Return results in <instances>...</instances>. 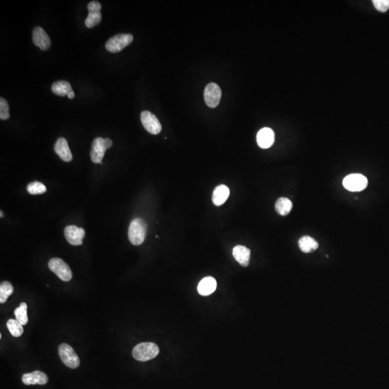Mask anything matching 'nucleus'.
I'll return each mask as SVG.
<instances>
[{
	"label": "nucleus",
	"mask_w": 389,
	"mask_h": 389,
	"mask_svg": "<svg viewBox=\"0 0 389 389\" xmlns=\"http://www.w3.org/2000/svg\"><path fill=\"white\" fill-rule=\"evenodd\" d=\"M146 234V224L144 220L137 218L131 221L129 229V239L133 245H141Z\"/></svg>",
	"instance_id": "2"
},
{
	"label": "nucleus",
	"mask_w": 389,
	"mask_h": 389,
	"mask_svg": "<svg viewBox=\"0 0 389 389\" xmlns=\"http://www.w3.org/2000/svg\"><path fill=\"white\" fill-rule=\"evenodd\" d=\"M141 121L144 129L153 135L159 134L162 131V125L155 115L149 111H143L141 114Z\"/></svg>",
	"instance_id": "9"
},
{
	"label": "nucleus",
	"mask_w": 389,
	"mask_h": 389,
	"mask_svg": "<svg viewBox=\"0 0 389 389\" xmlns=\"http://www.w3.org/2000/svg\"><path fill=\"white\" fill-rule=\"evenodd\" d=\"M113 146V141L110 138L97 137L95 138L92 144L90 157L92 162L102 164V160L107 149Z\"/></svg>",
	"instance_id": "3"
},
{
	"label": "nucleus",
	"mask_w": 389,
	"mask_h": 389,
	"mask_svg": "<svg viewBox=\"0 0 389 389\" xmlns=\"http://www.w3.org/2000/svg\"><path fill=\"white\" fill-rule=\"evenodd\" d=\"M369 185L368 179L363 175L351 174L343 179V185L348 191L359 192L367 188Z\"/></svg>",
	"instance_id": "7"
},
{
	"label": "nucleus",
	"mask_w": 389,
	"mask_h": 389,
	"mask_svg": "<svg viewBox=\"0 0 389 389\" xmlns=\"http://www.w3.org/2000/svg\"><path fill=\"white\" fill-rule=\"evenodd\" d=\"M221 96L222 92L221 88L215 83H210L205 88V102L209 108H216L221 101Z\"/></svg>",
	"instance_id": "8"
},
{
	"label": "nucleus",
	"mask_w": 389,
	"mask_h": 389,
	"mask_svg": "<svg viewBox=\"0 0 389 389\" xmlns=\"http://www.w3.org/2000/svg\"><path fill=\"white\" fill-rule=\"evenodd\" d=\"M54 151L64 162H69L72 160V152L67 141L64 138L61 137L57 140L54 145Z\"/></svg>",
	"instance_id": "15"
},
{
	"label": "nucleus",
	"mask_w": 389,
	"mask_h": 389,
	"mask_svg": "<svg viewBox=\"0 0 389 389\" xmlns=\"http://www.w3.org/2000/svg\"><path fill=\"white\" fill-rule=\"evenodd\" d=\"M233 256L234 259L242 266L247 267L250 263L251 251L244 246L237 245L233 249Z\"/></svg>",
	"instance_id": "16"
},
{
	"label": "nucleus",
	"mask_w": 389,
	"mask_h": 389,
	"mask_svg": "<svg viewBox=\"0 0 389 389\" xmlns=\"http://www.w3.org/2000/svg\"><path fill=\"white\" fill-rule=\"evenodd\" d=\"M0 215H1V218L4 216V214H3L2 211H0Z\"/></svg>",
	"instance_id": "29"
},
{
	"label": "nucleus",
	"mask_w": 389,
	"mask_h": 389,
	"mask_svg": "<svg viewBox=\"0 0 389 389\" xmlns=\"http://www.w3.org/2000/svg\"><path fill=\"white\" fill-rule=\"evenodd\" d=\"M58 354L60 358L62 360L65 366L69 369H78L80 365V360L73 348L68 345L63 343L58 347Z\"/></svg>",
	"instance_id": "5"
},
{
	"label": "nucleus",
	"mask_w": 389,
	"mask_h": 389,
	"mask_svg": "<svg viewBox=\"0 0 389 389\" xmlns=\"http://www.w3.org/2000/svg\"><path fill=\"white\" fill-rule=\"evenodd\" d=\"M27 308L28 306L25 303H21L19 307L16 309L14 313L16 320L18 321L22 325H26L28 324V318L27 314Z\"/></svg>",
	"instance_id": "22"
},
{
	"label": "nucleus",
	"mask_w": 389,
	"mask_h": 389,
	"mask_svg": "<svg viewBox=\"0 0 389 389\" xmlns=\"http://www.w3.org/2000/svg\"><path fill=\"white\" fill-rule=\"evenodd\" d=\"M292 202L286 197H280L275 203V210L280 215H288L292 211Z\"/></svg>",
	"instance_id": "21"
},
{
	"label": "nucleus",
	"mask_w": 389,
	"mask_h": 389,
	"mask_svg": "<svg viewBox=\"0 0 389 389\" xmlns=\"http://www.w3.org/2000/svg\"><path fill=\"white\" fill-rule=\"evenodd\" d=\"M7 327L13 337H19L23 334V327L16 319H9L7 322Z\"/></svg>",
	"instance_id": "24"
},
{
	"label": "nucleus",
	"mask_w": 389,
	"mask_h": 389,
	"mask_svg": "<svg viewBox=\"0 0 389 389\" xmlns=\"http://www.w3.org/2000/svg\"><path fill=\"white\" fill-rule=\"evenodd\" d=\"M49 269L61 280L68 282L72 278V272L69 265L60 258H52L49 262Z\"/></svg>",
	"instance_id": "6"
},
{
	"label": "nucleus",
	"mask_w": 389,
	"mask_h": 389,
	"mask_svg": "<svg viewBox=\"0 0 389 389\" xmlns=\"http://www.w3.org/2000/svg\"><path fill=\"white\" fill-rule=\"evenodd\" d=\"M13 292L14 289L10 282H2L0 285V303L1 304L5 303L9 296L13 293Z\"/></svg>",
	"instance_id": "23"
},
{
	"label": "nucleus",
	"mask_w": 389,
	"mask_h": 389,
	"mask_svg": "<svg viewBox=\"0 0 389 389\" xmlns=\"http://www.w3.org/2000/svg\"><path fill=\"white\" fill-rule=\"evenodd\" d=\"M33 43L42 51H46L51 46V39L41 27L37 26L33 31Z\"/></svg>",
	"instance_id": "12"
},
{
	"label": "nucleus",
	"mask_w": 389,
	"mask_h": 389,
	"mask_svg": "<svg viewBox=\"0 0 389 389\" xmlns=\"http://www.w3.org/2000/svg\"><path fill=\"white\" fill-rule=\"evenodd\" d=\"M159 353V348L153 342H142L133 350V357L138 361L146 362L155 358Z\"/></svg>",
	"instance_id": "1"
},
{
	"label": "nucleus",
	"mask_w": 389,
	"mask_h": 389,
	"mask_svg": "<svg viewBox=\"0 0 389 389\" xmlns=\"http://www.w3.org/2000/svg\"><path fill=\"white\" fill-rule=\"evenodd\" d=\"M64 236L69 244L74 246H79L82 244L85 232L82 228L76 226H67L64 229Z\"/></svg>",
	"instance_id": "11"
},
{
	"label": "nucleus",
	"mask_w": 389,
	"mask_h": 389,
	"mask_svg": "<svg viewBox=\"0 0 389 389\" xmlns=\"http://www.w3.org/2000/svg\"><path fill=\"white\" fill-rule=\"evenodd\" d=\"M300 250L304 253H310L317 250L319 243L311 236H304L298 240Z\"/></svg>",
	"instance_id": "19"
},
{
	"label": "nucleus",
	"mask_w": 389,
	"mask_h": 389,
	"mask_svg": "<svg viewBox=\"0 0 389 389\" xmlns=\"http://www.w3.org/2000/svg\"><path fill=\"white\" fill-rule=\"evenodd\" d=\"M230 194V191L227 185H221L214 190L213 194L212 200L213 203L215 206H220L224 204L227 199L229 198Z\"/></svg>",
	"instance_id": "17"
},
{
	"label": "nucleus",
	"mask_w": 389,
	"mask_h": 389,
	"mask_svg": "<svg viewBox=\"0 0 389 389\" xmlns=\"http://www.w3.org/2000/svg\"><path fill=\"white\" fill-rule=\"evenodd\" d=\"M53 93L58 96H68L70 92L72 91V86L70 83L64 80L56 81L51 87Z\"/></svg>",
	"instance_id": "20"
},
{
	"label": "nucleus",
	"mask_w": 389,
	"mask_h": 389,
	"mask_svg": "<svg viewBox=\"0 0 389 389\" xmlns=\"http://www.w3.org/2000/svg\"><path fill=\"white\" fill-rule=\"evenodd\" d=\"M9 110H10V107H9L7 101L4 98H0V119L1 120H7L10 117Z\"/></svg>",
	"instance_id": "26"
},
{
	"label": "nucleus",
	"mask_w": 389,
	"mask_h": 389,
	"mask_svg": "<svg viewBox=\"0 0 389 389\" xmlns=\"http://www.w3.org/2000/svg\"><path fill=\"white\" fill-rule=\"evenodd\" d=\"M257 144L262 149H268L274 144L275 134L272 129L264 128L257 133Z\"/></svg>",
	"instance_id": "14"
},
{
	"label": "nucleus",
	"mask_w": 389,
	"mask_h": 389,
	"mask_svg": "<svg viewBox=\"0 0 389 389\" xmlns=\"http://www.w3.org/2000/svg\"><path fill=\"white\" fill-rule=\"evenodd\" d=\"M217 287L216 280L214 277H204L201 281L199 283L197 286V292L201 295H209L215 292Z\"/></svg>",
	"instance_id": "18"
},
{
	"label": "nucleus",
	"mask_w": 389,
	"mask_h": 389,
	"mask_svg": "<svg viewBox=\"0 0 389 389\" xmlns=\"http://www.w3.org/2000/svg\"><path fill=\"white\" fill-rule=\"evenodd\" d=\"M134 36L130 33H120L111 37L105 43L107 51L117 53L132 43Z\"/></svg>",
	"instance_id": "4"
},
{
	"label": "nucleus",
	"mask_w": 389,
	"mask_h": 389,
	"mask_svg": "<svg viewBox=\"0 0 389 389\" xmlns=\"http://www.w3.org/2000/svg\"><path fill=\"white\" fill-rule=\"evenodd\" d=\"M89 14L86 18V27L88 28H94L102 20V14H101V9L102 5L97 1H92L87 5Z\"/></svg>",
	"instance_id": "10"
},
{
	"label": "nucleus",
	"mask_w": 389,
	"mask_h": 389,
	"mask_svg": "<svg viewBox=\"0 0 389 389\" xmlns=\"http://www.w3.org/2000/svg\"><path fill=\"white\" fill-rule=\"evenodd\" d=\"M46 191V187L41 182L37 181L31 182L27 187V191L31 194H43Z\"/></svg>",
	"instance_id": "25"
},
{
	"label": "nucleus",
	"mask_w": 389,
	"mask_h": 389,
	"mask_svg": "<svg viewBox=\"0 0 389 389\" xmlns=\"http://www.w3.org/2000/svg\"><path fill=\"white\" fill-rule=\"evenodd\" d=\"M374 7L381 13H386L389 9V0H373Z\"/></svg>",
	"instance_id": "27"
},
{
	"label": "nucleus",
	"mask_w": 389,
	"mask_h": 389,
	"mask_svg": "<svg viewBox=\"0 0 389 389\" xmlns=\"http://www.w3.org/2000/svg\"><path fill=\"white\" fill-rule=\"evenodd\" d=\"M22 383L25 385H45L49 381L47 375L43 372L36 370L32 373H25L22 377Z\"/></svg>",
	"instance_id": "13"
},
{
	"label": "nucleus",
	"mask_w": 389,
	"mask_h": 389,
	"mask_svg": "<svg viewBox=\"0 0 389 389\" xmlns=\"http://www.w3.org/2000/svg\"><path fill=\"white\" fill-rule=\"evenodd\" d=\"M67 96L69 98V99H73V98L75 97V93H74L73 90H72V92H70V93H69V94H68Z\"/></svg>",
	"instance_id": "28"
}]
</instances>
